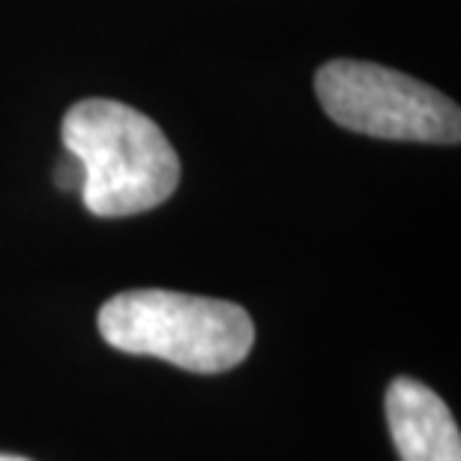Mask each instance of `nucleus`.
Returning <instances> with one entry per match:
<instances>
[{
	"instance_id": "obj_1",
	"label": "nucleus",
	"mask_w": 461,
	"mask_h": 461,
	"mask_svg": "<svg viewBox=\"0 0 461 461\" xmlns=\"http://www.w3.org/2000/svg\"><path fill=\"white\" fill-rule=\"evenodd\" d=\"M63 147L81 165V198L99 219L147 213L165 204L180 183L171 141L132 105L81 99L63 114Z\"/></svg>"
},
{
	"instance_id": "obj_2",
	"label": "nucleus",
	"mask_w": 461,
	"mask_h": 461,
	"mask_svg": "<svg viewBox=\"0 0 461 461\" xmlns=\"http://www.w3.org/2000/svg\"><path fill=\"white\" fill-rule=\"evenodd\" d=\"M96 324L123 354L159 357L198 375L240 366L255 342L252 318L237 303L159 288L117 294L99 309Z\"/></svg>"
},
{
	"instance_id": "obj_3",
	"label": "nucleus",
	"mask_w": 461,
	"mask_h": 461,
	"mask_svg": "<svg viewBox=\"0 0 461 461\" xmlns=\"http://www.w3.org/2000/svg\"><path fill=\"white\" fill-rule=\"evenodd\" d=\"M315 94L333 123L384 141L458 144L461 112L440 90L366 60H330Z\"/></svg>"
},
{
	"instance_id": "obj_5",
	"label": "nucleus",
	"mask_w": 461,
	"mask_h": 461,
	"mask_svg": "<svg viewBox=\"0 0 461 461\" xmlns=\"http://www.w3.org/2000/svg\"><path fill=\"white\" fill-rule=\"evenodd\" d=\"M0 461H31V458H24V456H6V453H0Z\"/></svg>"
},
{
	"instance_id": "obj_4",
	"label": "nucleus",
	"mask_w": 461,
	"mask_h": 461,
	"mask_svg": "<svg viewBox=\"0 0 461 461\" xmlns=\"http://www.w3.org/2000/svg\"><path fill=\"white\" fill-rule=\"evenodd\" d=\"M386 422L402 461H461V435L444 399L413 377L386 390Z\"/></svg>"
}]
</instances>
